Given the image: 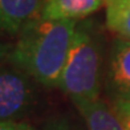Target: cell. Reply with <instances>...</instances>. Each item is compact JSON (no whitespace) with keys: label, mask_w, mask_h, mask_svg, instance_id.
Instances as JSON below:
<instances>
[{"label":"cell","mask_w":130,"mask_h":130,"mask_svg":"<svg viewBox=\"0 0 130 130\" xmlns=\"http://www.w3.org/2000/svg\"><path fill=\"white\" fill-rule=\"evenodd\" d=\"M0 130H35V129L28 123L11 120V121H0Z\"/></svg>","instance_id":"obj_11"},{"label":"cell","mask_w":130,"mask_h":130,"mask_svg":"<svg viewBox=\"0 0 130 130\" xmlns=\"http://www.w3.org/2000/svg\"><path fill=\"white\" fill-rule=\"evenodd\" d=\"M35 104L31 77L19 68L0 67V121L24 116Z\"/></svg>","instance_id":"obj_3"},{"label":"cell","mask_w":130,"mask_h":130,"mask_svg":"<svg viewBox=\"0 0 130 130\" xmlns=\"http://www.w3.org/2000/svg\"><path fill=\"white\" fill-rule=\"evenodd\" d=\"M80 114L86 123L88 130H125L113 108L101 100L76 104Z\"/></svg>","instance_id":"obj_7"},{"label":"cell","mask_w":130,"mask_h":130,"mask_svg":"<svg viewBox=\"0 0 130 130\" xmlns=\"http://www.w3.org/2000/svg\"><path fill=\"white\" fill-rule=\"evenodd\" d=\"M102 46L90 21L77 23L74 39L58 88L74 105L98 100Z\"/></svg>","instance_id":"obj_2"},{"label":"cell","mask_w":130,"mask_h":130,"mask_svg":"<svg viewBox=\"0 0 130 130\" xmlns=\"http://www.w3.org/2000/svg\"><path fill=\"white\" fill-rule=\"evenodd\" d=\"M106 86L113 101H130V40L113 43Z\"/></svg>","instance_id":"obj_4"},{"label":"cell","mask_w":130,"mask_h":130,"mask_svg":"<svg viewBox=\"0 0 130 130\" xmlns=\"http://www.w3.org/2000/svg\"><path fill=\"white\" fill-rule=\"evenodd\" d=\"M11 49H12V45L0 41V62H2L4 58H8L9 53H11Z\"/></svg>","instance_id":"obj_12"},{"label":"cell","mask_w":130,"mask_h":130,"mask_svg":"<svg viewBox=\"0 0 130 130\" xmlns=\"http://www.w3.org/2000/svg\"><path fill=\"white\" fill-rule=\"evenodd\" d=\"M105 5V0H45L39 16L52 20L80 21Z\"/></svg>","instance_id":"obj_6"},{"label":"cell","mask_w":130,"mask_h":130,"mask_svg":"<svg viewBox=\"0 0 130 130\" xmlns=\"http://www.w3.org/2000/svg\"><path fill=\"white\" fill-rule=\"evenodd\" d=\"M105 24L120 39L130 40V0H105Z\"/></svg>","instance_id":"obj_8"},{"label":"cell","mask_w":130,"mask_h":130,"mask_svg":"<svg viewBox=\"0 0 130 130\" xmlns=\"http://www.w3.org/2000/svg\"><path fill=\"white\" fill-rule=\"evenodd\" d=\"M45 0H0V33L19 35L27 23L37 17Z\"/></svg>","instance_id":"obj_5"},{"label":"cell","mask_w":130,"mask_h":130,"mask_svg":"<svg viewBox=\"0 0 130 130\" xmlns=\"http://www.w3.org/2000/svg\"><path fill=\"white\" fill-rule=\"evenodd\" d=\"M43 130H82L65 117H53L46 121Z\"/></svg>","instance_id":"obj_10"},{"label":"cell","mask_w":130,"mask_h":130,"mask_svg":"<svg viewBox=\"0 0 130 130\" xmlns=\"http://www.w3.org/2000/svg\"><path fill=\"white\" fill-rule=\"evenodd\" d=\"M76 27L77 21L72 20L35 17L17 35L9 61L39 84L58 88Z\"/></svg>","instance_id":"obj_1"},{"label":"cell","mask_w":130,"mask_h":130,"mask_svg":"<svg viewBox=\"0 0 130 130\" xmlns=\"http://www.w3.org/2000/svg\"><path fill=\"white\" fill-rule=\"evenodd\" d=\"M116 114L125 130H130V101H113Z\"/></svg>","instance_id":"obj_9"}]
</instances>
